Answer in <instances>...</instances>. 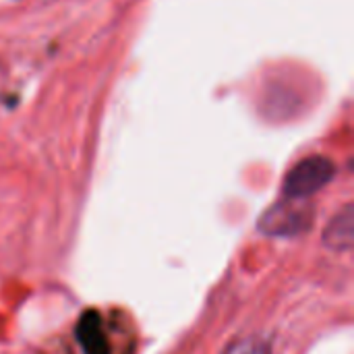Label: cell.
Returning <instances> with one entry per match:
<instances>
[{
  "label": "cell",
  "mask_w": 354,
  "mask_h": 354,
  "mask_svg": "<svg viewBox=\"0 0 354 354\" xmlns=\"http://www.w3.org/2000/svg\"><path fill=\"white\" fill-rule=\"evenodd\" d=\"M222 354H272V351H270L268 342H263V340L243 338V340H234L232 344H228Z\"/></svg>",
  "instance_id": "5"
},
{
  "label": "cell",
  "mask_w": 354,
  "mask_h": 354,
  "mask_svg": "<svg viewBox=\"0 0 354 354\" xmlns=\"http://www.w3.org/2000/svg\"><path fill=\"white\" fill-rule=\"evenodd\" d=\"M336 176V164L326 156H309L295 164L282 183V193L286 199H307L328 187Z\"/></svg>",
  "instance_id": "1"
},
{
  "label": "cell",
  "mask_w": 354,
  "mask_h": 354,
  "mask_svg": "<svg viewBox=\"0 0 354 354\" xmlns=\"http://www.w3.org/2000/svg\"><path fill=\"white\" fill-rule=\"evenodd\" d=\"M354 241V216L353 205H346L338 216L332 218V222L326 228L324 243L334 251H351Z\"/></svg>",
  "instance_id": "4"
},
{
  "label": "cell",
  "mask_w": 354,
  "mask_h": 354,
  "mask_svg": "<svg viewBox=\"0 0 354 354\" xmlns=\"http://www.w3.org/2000/svg\"><path fill=\"white\" fill-rule=\"evenodd\" d=\"M77 342L83 354H110V340L104 319L97 311H85L75 328Z\"/></svg>",
  "instance_id": "3"
},
{
  "label": "cell",
  "mask_w": 354,
  "mask_h": 354,
  "mask_svg": "<svg viewBox=\"0 0 354 354\" xmlns=\"http://www.w3.org/2000/svg\"><path fill=\"white\" fill-rule=\"evenodd\" d=\"M311 222L313 212L307 205L288 199L284 203H276L261 216L259 230L268 236H299L311 228Z\"/></svg>",
  "instance_id": "2"
}]
</instances>
